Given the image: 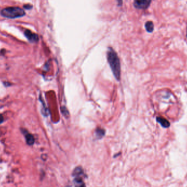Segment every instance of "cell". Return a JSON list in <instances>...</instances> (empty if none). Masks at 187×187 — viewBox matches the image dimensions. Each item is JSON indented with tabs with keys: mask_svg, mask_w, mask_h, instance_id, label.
I'll list each match as a JSON object with an SVG mask.
<instances>
[{
	"mask_svg": "<svg viewBox=\"0 0 187 187\" xmlns=\"http://www.w3.org/2000/svg\"><path fill=\"white\" fill-rule=\"evenodd\" d=\"M107 57L108 64L110 66L115 78L117 81H119L121 75V69L120 60L117 54L112 48H109L107 51Z\"/></svg>",
	"mask_w": 187,
	"mask_h": 187,
	"instance_id": "cell-1",
	"label": "cell"
},
{
	"mask_svg": "<svg viewBox=\"0 0 187 187\" xmlns=\"http://www.w3.org/2000/svg\"><path fill=\"white\" fill-rule=\"evenodd\" d=\"M1 15L7 18L14 19L24 16L25 13L24 10L19 7H10L2 10Z\"/></svg>",
	"mask_w": 187,
	"mask_h": 187,
	"instance_id": "cell-2",
	"label": "cell"
},
{
	"mask_svg": "<svg viewBox=\"0 0 187 187\" xmlns=\"http://www.w3.org/2000/svg\"><path fill=\"white\" fill-rule=\"evenodd\" d=\"M152 0H134V6L139 10H146L151 4Z\"/></svg>",
	"mask_w": 187,
	"mask_h": 187,
	"instance_id": "cell-3",
	"label": "cell"
},
{
	"mask_svg": "<svg viewBox=\"0 0 187 187\" xmlns=\"http://www.w3.org/2000/svg\"><path fill=\"white\" fill-rule=\"evenodd\" d=\"M24 34L26 36V38L29 39L30 42L35 43L38 41L39 38H38V35L36 33H32L31 31H30L29 30H26L24 33Z\"/></svg>",
	"mask_w": 187,
	"mask_h": 187,
	"instance_id": "cell-4",
	"label": "cell"
},
{
	"mask_svg": "<svg viewBox=\"0 0 187 187\" xmlns=\"http://www.w3.org/2000/svg\"><path fill=\"white\" fill-rule=\"evenodd\" d=\"M157 120L158 123H159L161 125L165 128H169L170 126V124L169 123V121L167 120V119L163 118V117H158L157 118Z\"/></svg>",
	"mask_w": 187,
	"mask_h": 187,
	"instance_id": "cell-5",
	"label": "cell"
},
{
	"mask_svg": "<svg viewBox=\"0 0 187 187\" xmlns=\"http://www.w3.org/2000/svg\"><path fill=\"white\" fill-rule=\"evenodd\" d=\"M24 134H25V136L27 143L29 145H33L35 142V138L33 137V136L32 135L30 134L27 132H25Z\"/></svg>",
	"mask_w": 187,
	"mask_h": 187,
	"instance_id": "cell-6",
	"label": "cell"
},
{
	"mask_svg": "<svg viewBox=\"0 0 187 187\" xmlns=\"http://www.w3.org/2000/svg\"><path fill=\"white\" fill-rule=\"evenodd\" d=\"M75 187H85V183L83 181L82 177H75Z\"/></svg>",
	"mask_w": 187,
	"mask_h": 187,
	"instance_id": "cell-7",
	"label": "cell"
},
{
	"mask_svg": "<svg viewBox=\"0 0 187 187\" xmlns=\"http://www.w3.org/2000/svg\"><path fill=\"white\" fill-rule=\"evenodd\" d=\"M82 174H83V171L81 167H76L72 173L73 176L75 177H81Z\"/></svg>",
	"mask_w": 187,
	"mask_h": 187,
	"instance_id": "cell-8",
	"label": "cell"
},
{
	"mask_svg": "<svg viewBox=\"0 0 187 187\" xmlns=\"http://www.w3.org/2000/svg\"><path fill=\"white\" fill-rule=\"evenodd\" d=\"M95 134L96 136V137L98 138H101L105 136V130L103 129H102V128H97L95 131Z\"/></svg>",
	"mask_w": 187,
	"mask_h": 187,
	"instance_id": "cell-9",
	"label": "cell"
},
{
	"mask_svg": "<svg viewBox=\"0 0 187 187\" xmlns=\"http://www.w3.org/2000/svg\"><path fill=\"white\" fill-rule=\"evenodd\" d=\"M145 27L148 33H152L154 30V24L152 21H147L145 24Z\"/></svg>",
	"mask_w": 187,
	"mask_h": 187,
	"instance_id": "cell-10",
	"label": "cell"
},
{
	"mask_svg": "<svg viewBox=\"0 0 187 187\" xmlns=\"http://www.w3.org/2000/svg\"><path fill=\"white\" fill-rule=\"evenodd\" d=\"M61 112H62V114L64 115L65 116L69 115V112L67 109V108L65 107H61Z\"/></svg>",
	"mask_w": 187,
	"mask_h": 187,
	"instance_id": "cell-11",
	"label": "cell"
},
{
	"mask_svg": "<svg viewBox=\"0 0 187 187\" xmlns=\"http://www.w3.org/2000/svg\"><path fill=\"white\" fill-rule=\"evenodd\" d=\"M32 7H32V6H31L30 4H26V5H24V8L26 9V10H30V9H31Z\"/></svg>",
	"mask_w": 187,
	"mask_h": 187,
	"instance_id": "cell-12",
	"label": "cell"
},
{
	"mask_svg": "<svg viewBox=\"0 0 187 187\" xmlns=\"http://www.w3.org/2000/svg\"><path fill=\"white\" fill-rule=\"evenodd\" d=\"M3 121V116L1 115H0V124H1Z\"/></svg>",
	"mask_w": 187,
	"mask_h": 187,
	"instance_id": "cell-13",
	"label": "cell"
},
{
	"mask_svg": "<svg viewBox=\"0 0 187 187\" xmlns=\"http://www.w3.org/2000/svg\"><path fill=\"white\" fill-rule=\"evenodd\" d=\"M119 5H121V4L123 3V0H117Z\"/></svg>",
	"mask_w": 187,
	"mask_h": 187,
	"instance_id": "cell-14",
	"label": "cell"
},
{
	"mask_svg": "<svg viewBox=\"0 0 187 187\" xmlns=\"http://www.w3.org/2000/svg\"><path fill=\"white\" fill-rule=\"evenodd\" d=\"M66 187H71V186H67Z\"/></svg>",
	"mask_w": 187,
	"mask_h": 187,
	"instance_id": "cell-15",
	"label": "cell"
},
{
	"mask_svg": "<svg viewBox=\"0 0 187 187\" xmlns=\"http://www.w3.org/2000/svg\"></svg>",
	"mask_w": 187,
	"mask_h": 187,
	"instance_id": "cell-16",
	"label": "cell"
}]
</instances>
